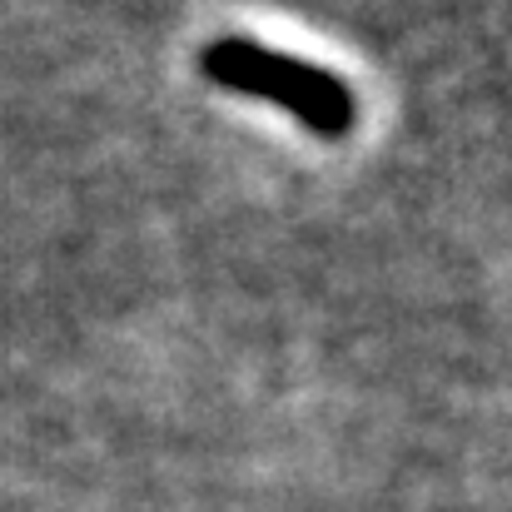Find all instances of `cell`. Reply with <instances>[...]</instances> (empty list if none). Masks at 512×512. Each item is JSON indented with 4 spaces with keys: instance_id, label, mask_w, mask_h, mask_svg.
<instances>
[{
    "instance_id": "cell-1",
    "label": "cell",
    "mask_w": 512,
    "mask_h": 512,
    "mask_svg": "<svg viewBox=\"0 0 512 512\" xmlns=\"http://www.w3.org/2000/svg\"><path fill=\"white\" fill-rule=\"evenodd\" d=\"M199 70L234 95H254L269 100L279 110H289L304 130H314L319 140H343L358 120V100L334 70L294 60L284 50H269L249 35H219L204 45Z\"/></svg>"
}]
</instances>
